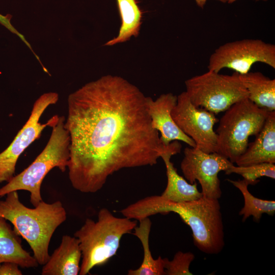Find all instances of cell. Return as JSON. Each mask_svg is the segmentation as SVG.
Masks as SVG:
<instances>
[{
  "label": "cell",
  "mask_w": 275,
  "mask_h": 275,
  "mask_svg": "<svg viewBox=\"0 0 275 275\" xmlns=\"http://www.w3.org/2000/svg\"><path fill=\"white\" fill-rule=\"evenodd\" d=\"M195 1L197 5L199 7L203 8L204 7V6H205V4H206L207 0H195ZM216 1H220V2H222V3H226V2H227V0H216Z\"/></svg>",
  "instance_id": "25"
},
{
  "label": "cell",
  "mask_w": 275,
  "mask_h": 275,
  "mask_svg": "<svg viewBox=\"0 0 275 275\" xmlns=\"http://www.w3.org/2000/svg\"><path fill=\"white\" fill-rule=\"evenodd\" d=\"M5 262L15 263L24 268L39 265L34 256L22 248L20 236L0 216V264Z\"/></svg>",
  "instance_id": "16"
},
{
  "label": "cell",
  "mask_w": 275,
  "mask_h": 275,
  "mask_svg": "<svg viewBox=\"0 0 275 275\" xmlns=\"http://www.w3.org/2000/svg\"><path fill=\"white\" fill-rule=\"evenodd\" d=\"M65 122V117L58 116L50 126L51 133L44 149L28 167L0 188V198L23 190L30 193V202L34 207L43 200L40 189L45 176L54 168L64 172L68 165L70 141Z\"/></svg>",
  "instance_id": "5"
},
{
  "label": "cell",
  "mask_w": 275,
  "mask_h": 275,
  "mask_svg": "<svg viewBox=\"0 0 275 275\" xmlns=\"http://www.w3.org/2000/svg\"><path fill=\"white\" fill-rule=\"evenodd\" d=\"M81 257L78 239L75 236L63 235L59 247L43 265L41 274L77 275Z\"/></svg>",
  "instance_id": "14"
},
{
  "label": "cell",
  "mask_w": 275,
  "mask_h": 275,
  "mask_svg": "<svg viewBox=\"0 0 275 275\" xmlns=\"http://www.w3.org/2000/svg\"><path fill=\"white\" fill-rule=\"evenodd\" d=\"M241 193L244 198V206L239 212L243 215L242 221L252 216L256 222L260 221L263 213L273 216L275 213V202L273 200H266L255 197L248 189L250 183L245 180H232L227 179Z\"/></svg>",
  "instance_id": "20"
},
{
  "label": "cell",
  "mask_w": 275,
  "mask_h": 275,
  "mask_svg": "<svg viewBox=\"0 0 275 275\" xmlns=\"http://www.w3.org/2000/svg\"><path fill=\"white\" fill-rule=\"evenodd\" d=\"M0 200V216L9 221L16 232L29 244L39 265L49 260V243L57 228L67 218L62 202L47 203L42 200L30 208L19 200L17 191L8 193Z\"/></svg>",
  "instance_id": "3"
},
{
  "label": "cell",
  "mask_w": 275,
  "mask_h": 275,
  "mask_svg": "<svg viewBox=\"0 0 275 275\" xmlns=\"http://www.w3.org/2000/svg\"><path fill=\"white\" fill-rule=\"evenodd\" d=\"M181 145L178 141L172 142L161 153L166 168L167 184L161 196L175 202H185L198 200L203 197L197 188L196 182L191 184L177 173L171 161V157L180 152Z\"/></svg>",
  "instance_id": "13"
},
{
  "label": "cell",
  "mask_w": 275,
  "mask_h": 275,
  "mask_svg": "<svg viewBox=\"0 0 275 275\" xmlns=\"http://www.w3.org/2000/svg\"><path fill=\"white\" fill-rule=\"evenodd\" d=\"M257 62L275 68V45L260 39H245L219 46L209 58L208 69L219 72L223 68L242 74Z\"/></svg>",
  "instance_id": "8"
},
{
  "label": "cell",
  "mask_w": 275,
  "mask_h": 275,
  "mask_svg": "<svg viewBox=\"0 0 275 275\" xmlns=\"http://www.w3.org/2000/svg\"><path fill=\"white\" fill-rule=\"evenodd\" d=\"M136 226L137 221L116 217L106 208L99 211L97 221L87 218L74 234L82 254L79 274L86 275L94 267L106 264L116 254L123 236Z\"/></svg>",
  "instance_id": "4"
},
{
  "label": "cell",
  "mask_w": 275,
  "mask_h": 275,
  "mask_svg": "<svg viewBox=\"0 0 275 275\" xmlns=\"http://www.w3.org/2000/svg\"><path fill=\"white\" fill-rule=\"evenodd\" d=\"M12 15L7 14V15H3L0 14V23L6 28L11 33L16 35L26 45V46L31 50L32 52L34 55L36 54L34 50H33L30 43L26 41L24 37L20 34L18 31L16 30L14 27L11 23V19Z\"/></svg>",
  "instance_id": "23"
},
{
  "label": "cell",
  "mask_w": 275,
  "mask_h": 275,
  "mask_svg": "<svg viewBox=\"0 0 275 275\" xmlns=\"http://www.w3.org/2000/svg\"><path fill=\"white\" fill-rule=\"evenodd\" d=\"M238 166L275 163V111L269 112L254 142L235 161Z\"/></svg>",
  "instance_id": "15"
},
{
  "label": "cell",
  "mask_w": 275,
  "mask_h": 275,
  "mask_svg": "<svg viewBox=\"0 0 275 275\" xmlns=\"http://www.w3.org/2000/svg\"><path fill=\"white\" fill-rule=\"evenodd\" d=\"M195 259L191 252H177L171 260L163 258L164 272L166 275H191L190 264Z\"/></svg>",
  "instance_id": "22"
},
{
  "label": "cell",
  "mask_w": 275,
  "mask_h": 275,
  "mask_svg": "<svg viewBox=\"0 0 275 275\" xmlns=\"http://www.w3.org/2000/svg\"><path fill=\"white\" fill-rule=\"evenodd\" d=\"M269 113L248 98L233 104L221 117L215 131L217 152L235 163L245 151L249 137L260 131Z\"/></svg>",
  "instance_id": "6"
},
{
  "label": "cell",
  "mask_w": 275,
  "mask_h": 275,
  "mask_svg": "<svg viewBox=\"0 0 275 275\" xmlns=\"http://www.w3.org/2000/svg\"><path fill=\"white\" fill-rule=\"evenodd\" d=\"M177 96L171 112L177 125L194 141L196 148L207 153L217 152V137L213 128L218 122L215 114L193 104L185 91Z\"/></svg>",
  "instance_id": "10"
},
{
  "label": "cell",
  "mask_w": 275,
  "mask_h": 275,
  "mask_svg": "<svg viewBox=\"0 0 275 275\" xmlns=\"http://www.w3.org/2000/svg\"><path fill=\"white\" fill-rule=\"evenodd\" d=\"M236 1H237V0H227V2L229 4H232V3H234ZM256 1H266L267 0H256Z\"/></svg>",
  "instance_id": "26"
},
{
  "label": "cell",
  "mask_w": 275,
  "mask_h": 275,
  "mask_svg": "<svg viewBox=\"0 0 275 275\" xmlns=\"http://www.w3.org/2000/svg\"><path fill=\"white\" fill-rule=\"evenodd\" d=\"M233 163L217 152L207 153L196 147H186L180 168L190 183L198 180L206 198L219 199L222 196L218 173L230 168Z\"/></svg>",
  "instance_id": "11"
},
{
  "label": "cell",
  "mask_w": 275,
  "mask_h": 275,
  "mask_svg": "<svg viewBox=\"0 0 275 275\" xmlns=\"http://www.w3.org/2000/svg\"><path fill=\"white\" fill-rule=\"evenodd\" d=\"M59 95L56 92L45 93L34 102L30 116L10 145L0 153V183L8 182L14 176L16 164L20 155L34 141L39 138L42 131L50 127L58 117L55 115L47 122L41 123L40 119L47 108L56 104Z\"/></svg>",
  "instance_id": "9"
},
{
  "label": "cell",
  "mask_w": 275,
  "mask_h": 275,
  "mask_svg": "<svg viewBox=\"0 0 275 275\" xmlns=\"http://www.w3.org/2000/svg\"><path fill=\"white\" fill-rule=\"evenodd\" d=\"M239 78L248 92V99L268 112L275 111V79L260 72L239 74Z\"/></svg>",
  "instance_id": "17"
},
{
  "label": "cell",
  "mask_w": 275,
  "mask_h": 275,
  "mask_svg": "<svg viewBox=\"0 0 275 275\" xmlns=\"http://www.w3.org/2000/svg\"><path fill=\"white\" fill-rule=\"evenodd\" d=\"M177 213L191 230L195 245L202 253L215 255L225 246L224 228L218 199L202 197L175 202L161 195L148 196L122 209L126 217L140 221L158 213Z\"/></svg>",
  "instance_id": "2"
},
{
  "label": "cell",
  "mask_w": 275,
  "mask_h": 275,
  "mask_svg": "<svg viewBox=\"0 0 275 275\" xmlns=\"http://www.w3.org/2000/svg\"><path fill=\"white\" fill-rule=\"evenodd\" d=\"M186 93L195 106L217 114L248 98V92L234 72L225 75L209 71L185 81Z\"/></svg>",
  "instance_id": "7"
},
{
  "label": "cell",
  "mask_w": 275,
  "mask_h": 275,
  "mask_svg": "<svg viewBox=\"0 0 275 275\" xmlns=\"http://www.w3.org/2000/svg\"><path fill=\"white\" fill-rule=\"evenodd\" d=\"M67 104L68 176L80 192H97L123 169L156 164L170 144H162L152 126L146 96L121 76L85 84L69 95Z\"/></svg>",
  "instance_id": "1"
},
{
  "label": "cell",
  "mask_w": 275,
  "mask_h": 275,
  "mask_svg": "<svg viewBox=\"0 0 275 275\" xmlns=\"http://www.w3.org/2000/svg\"><path fill=\"white\" fill-rule=\"evenodd\" d=\"M177 96L171 93L160 95L155 100L146 97V106L153 128L160 133L162 144L168 145L174 141H182L196 147L194 141L178 127L171 112L176 104Z\"/></svg>",
  "instance_id": "12"
},
{
  "label": "cell",
  "mask_w": 275,
  "mask_h": 275,
  "mask_svg": "<svg viewBox=\"0 0 275 275\" xmlns=\"http://www.w3.org/2000/svg\"><path fill=\"white\" fill-rule=\"evenodd\" d=\"M121 24L118 36L106 42L104 45L113 46L137 37L140 33L142 12L136 0H116Z\"/></svg>",
  "instance_id": "18"
},
{
  "label": "cell",
  "mask_w": 275,
  "mask_h": 275,
  "mask_svg": "<svg viewBox=\"0 0 275 275\" xmlns=\"http://www.w3.org/2000/svg\"><path fill=\"white\" fill-rule=\"evenodd\" d=\"M19 265L14 262H5L0 264V275H22Z\"/></svg>",
  "instance_id": "24"
},
{
  "label": "cell",
  "mask_w": 275,
  "mask_h": 275,
  "mask_svg": "<svg viewBox=\"0 0 275 275\" xmlns=\"http://www.w3.org/2000/svg\"><path fill=\"white\" fill-rule=\"evenodd\" d=\"M139 226L134 229L133 234L136 236L142 244L144 258L140 266L135 269L128 271V275H164L163 258L159 256L154 259L151 254L149 246V236L151 222L149 217L139 221Z\"/></svg>",
  "instance_id": "19"
},
{
  "label": "cell",
  "mask_w": 275,
  "mask_h": 275,
  "mask_svg": "<svg viewBox=\"0 0 275 275\" xmlns=\"http://www.w3.org/2000/svg\"><path fill=\"white\" fill-rule=\"evenodd\" d=\"M226 175L235 173L241 175L243 179L248 181L251 185L257 184L261 177L275 179L274 163H261L245 166L232 165L225 171Z\"/></svg>",
  "instance_id": "21"
}]
</instances>
